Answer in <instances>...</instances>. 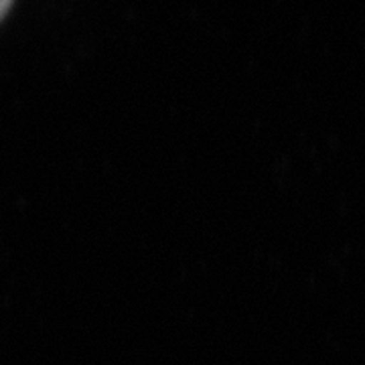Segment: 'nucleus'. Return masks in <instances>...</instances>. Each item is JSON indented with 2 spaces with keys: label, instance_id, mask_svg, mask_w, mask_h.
<instances>
[{
  "label": "nucleus",
  "instance_id": "nucleus-1",
  "mask_svg": "<svg viewBox=\"0 0 365 365\" xmlns=\"http://www.w3.org/2000/svg\"><path fill=\"white\" fill-rule=\"evenodd\" d=\"M13 9V0H0V21L4 19V14Z\"/></svg>",
  "mask_w": 365,
  "mask_h": 365
}]
</instances>
